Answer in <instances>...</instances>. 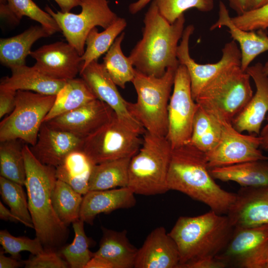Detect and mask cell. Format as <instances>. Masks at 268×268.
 <instances>
[{
  "instance_id": "obj_1",
  "label": "cell",
  "mask_w": 268,
  "mask_h": 268,
  "mask_svg": "<svg viewBox=\"0 0 268 268\" xmlns=\"http://www.w3.org/2000/svg\"><path fill=\"white\" fill-rule=\"evenodd\" d=\"M167 186L169 190L183 193L219 214H226L236 198V194L216 184L206 154L190 143L172 149Z\"/></svg>"
},
{
  "instance_id": "obj_2",
  "label": "cell",
  "mask_w": 268,
  "mask_h": 268,
  "mask_svg": "<svg viewBox=\"0 0 268 268\" xmlns=\"http://www.w3.org/2000/svg\"><path fill=\"white\" fill-rule=\"evenodd\" d=\"M29 212L36 237L44 249L57 251L67 239V226L57 216L52 201V194L57 180L56 167L40 162L30 146L23 147Z\"/></svg>"
},
{
  "instance_id": "obj_3",
  "label": "cell",
  "mask_w": 268,
  "mask_h": 268,
  "mask_svg": "<svg viewBox=\"0 0 268 268\" xmlns=\"http://www.w3.org/2000/svg\"><path fill=\"white\" fill-rule=\"evenodd\" d=\"M185 22L183 14L169 23L153 0L145 14L142 37L128 57L134 68L146 75L160 77L168 67H178V44Z\"/></svg>"
},
{
  "instance_id": "obj_4",
  "label": "cell",
  "mask_w": 268,
  "mask_h": 268,
  "mask_svg": "<svg viewBox=\"0 0 268 268\" xmlns=\"http://www.w3.org/2000/svg\"><path fill=\"white\" fill-rule=\"evenodd\" d=\"M234 227L226 215L213 210L194 217L181 216L168 233L180 254L178 268L216 258L225 248Z\"/></svg>"
},
{
  "instance_id": "obj_5",
  "label": "cell",
  "mask_w": 268,
  "mask_h": 268,
  "mask_svg": "<svg viewBox=\"0 0 268 268\" xmlns=\"http://www.w3.org/2000/svg\"><path fill=\"white\" fill-rule=\"evenodd\" d=\"M178 67H168L160 77L146 75L135 68L132 82L137 100L135 103L128 102V107L133 116L151 134L167 135L168 107Z\"/></svg>"
},
{
  "instance_id": "obj_6",
  "label": "cell",
  "mask_w": 268,
  "mask_h": 268,
  "mask_svg": "<svg viewBox=\"0 0 268 268\" xmlns=\"http://www.w3.org/2000/svg\"><path fill=\"white\" fill-rule=\"evenodd\" d=\"M141 147L131 159L128 187L134 194L153 196L169 191L167 175L172 152L166 136L145 131Z\"/></svg>"
},
{
  "instance_id": "obj_7",
  "label": "cell",
  "mask_w": 268,
  "mask_h": 268,
  "mask_svg": "<svg viewBox=\"0 0 268 268\" xmlns=\"http://www.w3.org/2000/svg\"><path fill=\"white\" fill-rule=\"evenodd\" d=\"M250 78L240 65L233 66L210 81L195 101L218 121L232 123L253 95Z\"/></svg>"
},
{
  "instance_id": "obj_8",
  "label": "cell",
  "mask_w": 268,
  "mask_h": 268,
  "mask_svg": "<svg viewBox=\"0 0 268 268\" xmlns=\"http://www.w3.org/2000/svg\"><path fill=\"white\" fill-rule=\"evenodd\" d=\"M56 96L17 90L13 110L0 123V142L19 139L34 145Z\"/></svg>"
},
{
  "instance_id": "obj_9",
  "label": "cell",
  "mask_w": 268,
  "mask_h": 268,
  "mask_svg": "<svg viewBox=\"0 0 268 268\" xmlns=\"http://www.w3.org/2000/svg\"><path fill=\"white\" fill-rule=\"evenodd\" d=\"M140 134L127 128L116 114L107 123L84 138L82 151L94 164L132 157L141 146Z\"/></svg>"
},
{
  "instance_id": "obj_10",
  "label": "cell",
  "mask_w": 268,
  "mask_h": 268,
  "mask_svg": "<svg viewBox=\"0 0 268 268\" xmlns=\"http://www.w3.org/2000/svg\"><path fill=\"white\" fill-rule=\"evenodd\" d=\"M80 6L81 11L78 14L55 12L48 5L45 9L56 20L67 43L81 56L89 32L97 26L106 29L119 17L109 7L108 0H81Z\"/></svg>"
},
{
  "instance_id": "obj_11",
  "label": "cell",
  "mask_w": 268,
  "mask_h": 268,
  "mask_svg": "<svg viewBox=\"0 0 268 268\" xmlns=\"http://www.w3.org/2000/svg\"><path fill=\"white\" fill-rule=\"evenodd\" d=\"M198 106L192 96L188 70L184 65L179 64L168 107V129L166 137L172 149L190 142Z\"/></svg>"
},
{
  "instance_id": "obj_12",
  "label": "cell",
  "mask_w": 268,
  "mask_h": 268,
  "mask_svg": "<svg viewBox=\"0 0 268 268\" xmlns=\"http://www.w3.org/2000/svg\"><path fill=\"white\" fill-rule=\"evenodd\" d=\"M268 224L234 227L224 250L216 256L227 267L266 268Z\"/></svg>"
},
{
  "instance_id": "obj_13",
  "label": "cell",
  "mask_w": 268,
  "mask_h": 268,
  "mask_svg": "<svg viewBox=\"0 0 268 268\" xmlns=\"http://www.w3.org/2000/svg\"><path fill=\"white\" fill-rule=\"evenodd\" d=\"M194 26L188 25L184 29L177 51L180 64L184 65L189 72L192 96L195 100L202 89L212 79L227 68L241 66V52L236 41L227 43L222 49V55L215 63L200 64L190 56L189 41L194 31Z\"/></svg>"
},
{
  "instance_id": "obj_14",
  "label": "cell",
  "mask_w": 268,
  "mask_h": 268,
  "mask_svg": "<svg viewBox=\"0 0 268 268\" xmlns=\"http://www.w3.org/2000/svg\"><path fill=\"white\" fill-rule=\"evenodd\" d=\"M221 134L219 142L206 154L209 168L243 162L268 160L259 149L261 140L255 134H245L238 131L231 123L219 121Z\"/></svg>"
},
{
  "instance_id": "obj_15",
  "label": "cell",
  "mask_w": 268,
  "mask_h": 268,
  "mask_svg": "<svg viewBox=\"0 0 268 268\" xmlns=\"http://www.w3.org/2000/svg\"><path fill=\"white\" fill-rule=\"evenodd\" d=\"M79 74L96 98L109 105L124 125L140 135L144 134V128L130 113L128 102L121 96L103 63L94 61L80 70Z\"/></svg>"
},
{
  "instance_id": "obj_16",
  "label": "cell",
  "mask_w": 268,
  "mask_h": 268,
  "mask_svg": "<svg viewBox=\"0 0 268 268\" xmlns=\"http://www.w3.org/2000/svg\"><path fill=\"white\" fill-rule=\"evenodd\" d=\"M29 55L35 60L33 66L36 69L60 80L75 78L82 64L76 50L68 43L61 41L41 46Z\"/></svg>"
},
{
  "instance_id": "obj_17",
  "label": "cell",
  "mask_w": 268,
  "mask_h": 268,
  "mask_svg": "<svg viewBox=\"0 0 268 268\" xmlns=\"http://www.w3.org/2000/svg\"><path fill=\"white\" fill-rule=\"evenodd\" d=\"M115 114L106 103L95 99L45 123L53 129L85 138L109 121Z\"/></svg>"
},
{
  "instance_id": "obj_18",
  "label": "cell",
  "mask_w": 268,
  "mask_h": 268,
  "mask_svg": "<svg viewBox=\"0 0 268 268\" xmlns=\"http://www.w3.org/2000/svg\"><path fill=\"white\" fill-rule=\"evenodd\" d=\"M226 215L234 227L268 224V185L241 187Z\"/></svg>"
},
{
  "instance_id": "obj_19",
  "label": "cell",
  "mask_w": 268,
  "mask_h": 268,
  "mask_svg": "<svg viewBox=\"0 0 268 268\" xmlns=\"http://www.w3.org/2000/svg\"><path fill=\"white\" fill-rule=\"evenodd\" d=\"M84 138L53 129L43 123L36 143L30 148L42 163L57 167L71 152L82 150Z\"/></svg>"
},
{
  "instance_id": "obj_20",
  "label": "cell",
  "mask_w": 268,
  "mask_h": 268,
  "mask_svg": "<svg viewBox=\"0 0 268 268\" xmlns=\"http://www.w3.org/2000/svg\"><path fill=\"white\" fill-rule=\"evenodd\" d=\"M246 71L254 80L256 91L232 124L241 133L247 132L259 135L268 112V75L260 63L249 66Z\"/></svg>"
},
{
  "instance_id": "obj_21",
  "label": "cell",
  "mask_w": 268,
  "mask_h": 268,
  "mask_svg": "<svg viewBox=\"0 0 268 268\" xmlns=\"http://www.w3.org/2000/svg\"><path fill=\"white\" fill-rule=\"evenodd\" d=\"M177 246L163 226L153 230L138 249L134 268H178Z\"/></svg>"
},
{
  "instance_id": "obj_22",
  "label": "cell",
  "mask_w": 268,
  "mask_h": 268,
  "mask_svg": "<svg viewBox=\"0 0 268 268\" xmlns=\"http://www.w3.org/2000/svg\"><path fill=\"white\" fill-rule=\"evenodd\" d=\"M226 27L233 40L238 43L241 52V68L246 71L252 62L261 54L268 51V36L266 30L246 31L232 22L229 11L221 1L219 3L218 19L210 30Z\"/></svg>"
},
{
  "instance_id": "obj_23",
  "label": "cell",
  "mask_w": 268,
  "mask_h": 268,
  "mask_svg": "<svg viewBox=\"0 0 268 268\" xmlns=\"http://www.w3.org/2000/svg\"><path fill=\"white\" fill-rule=\"evenodd\" d=\"M136 202L134 194L128 187L89 191L83 197L80 219L92 225L100 213L109 214L119 209L130 208Z\"/></svg>"
},
{
  "instance_id": "obj_24",
  "label": "cell",
  "mask_w": 268,
  "mask_h": 268,
  "mask_svg": "<svg viewBox=\"0 0 268 268\" xmlns=\"http://www.w3.org/2000/svg\"><path fill=\"white\" fill-rule=\"evenodd\" d=\"M11 70L10 76L1 78L0 88L56 95L67 81L52 78L34 66L30 67L24 65L12 67Z\"/></svg>"
},
{
  "instance_id": "obj_25",
  "label": "cell",
  "mask_w": 268,
  "mask_h": 268,
  "mask_svg": "<svg viewBox=\"0 0 268 268\" xmlns=\"http://www.w3.org/2000/svg\"><path fill=\"white\" fill-rule=\"evenodd\" d=\"M55 33L43 25L31 26L22 33L0 39V61L4 66L12 67L25 65L32 45L39 39Z\"/></svg>"
},
{
  "instance_id": "obj_26",
  "label": "cell",
  "mask_w": 268,
  "mask_h": 268,
  "mask_svg": "<svg viewBox=\"0 0 268 268\" xmlns=\"http://www.w3.org/2000/svg\"><path fill=\"white\" fill-rule=\"evenodd\" d=\"M99 248L93 256L110 262L114 268H134L138 249L129 241L126 230L117 231L102 227Z\"/></svg>"
},
{
  "instance_id": "obj_27",
  "label": "cell",
  "mask_w": 268,
  "mask_h": 268,
  "mask_svg": "<svg viewBox=\"0 0 268 268\" xmlns=\"http://www.w3.org/2000/svg\"><path fill=\"white\" fill-rule=\"evenodd\" d=\"M209 170L214 179L233 181L241 187L268 185V160L243 162Z\"/></svg>"
},
{
  "instance_id": "obj_28",
  "label": "cell",
  "mask_w": 268,
  "mask_h": 268,
  "mask_svg": "<svg viewBox=\"0 0 268 268\" xmlns=\"http://www.w3.org/2000/svg\"><path fill=\"white\" fill-rule=\"evenodd\" d=\"M94 165L82 150L75 151L56 168V176L84 196L89 191V179Z\"/></svg>"
},
{
  "instance_id": "obj_29",
  "label": "cell",
  "mask_w": 268,
  "mask_h": 268,
  "mask_svg": "<svg viewBox=\"0 0 268 268\" xmlns=\"http://www.w3.org/2000/svg\"><path fill=\"white\" fill-rule=\"evenodd\" d=\"M95 99L96 97L81 77L68 80L56 95L54 105L45 118L44 123Z\"/></svg>"
},
{
  "instance_id": "obj_30",
  "label": "cell",
  "mask_w": 268,
  "mask_h": 268,
  "mask_svg": "<svg viewBox=\"0 0 268 268\" xmlns=\"http://www.w3.org/2000/svg\"><path fill=\"white\" fill-rule=\"evenodd\" d=\"M132 157L95 164L89 179V191L128 187L129 167Z\"/></svg>"
},
{
  "instance_id": "obj_31",
  "label": "cell",
  "mask_w": 268,
  "mask_h": 268,
  "mask_svg": "<svg viewBox=\"0 0 268 268\" xmlns=\"http://www.w3.org/2000/svg\"><path fill=\"white\" fill-rule=\"evenodd\" d=\"M221 134L220 123L199 105L194 117L192 135L189 143L205 153H207L217 145Z\"/></svg>"
},
{
  "instance_id": "obj_32",
  "label": "cell",
  "mask_w": 268,
  "mask_h": 268,
  "mask_svg": "<svg viewBox=\"0 0 268 268\" xmlns=\"http://www.w3.org/2000/svg\"><path fill=\"white\" fill-rule=\"evenodd\" d=\"M127 25L126 19L119 17L113 24L101 32H99L96 27L93 28L86 39V48L81 56L82 64L80 70L92 62L97 61L102 55L107 53Z\"/></svg>"
},
{
  "instance_id": "obj_33",
  "label": "cell",
  "mask_w": 268,
  "mask_h": 268,
  "mask_svg": "<svg viewBox=\"0 0 268 268\" xmlns=\"http://www.w3.org/2000/svg\"><path fill=\"white\" fill-rule=\"evenodd\" d=\"M22 140L14 139L0 141V176L25 186V163Z\"/></svg>"
},
{
  "instance_id": "obj_34",
  "label": "cell",
  "mask_w": 268,
  "mask_h": 268,
  "mask_svg": "<svg viewBox=\"0 0 268 268\" xmlns=\"http://www.w3.org/2000/svg\"><path fill=\"white\" fill-rule=\"evenodd\" d=\"M82 195L66 183L58 179L52 194V201L60 220L67 226L80 219Z\"/></svg>"
},
{
  "instance_id": "obj_35",
  "label": "cell",
  "mask_w": 268,
  "mask_h": 268,
  "mask_svg": "<svg viewBox=\"0 0 268 268\" xmlns=\"http://www.w3.org/2000/svg\"><path fill=\"white\" fill-rule=\"evenodd\" d=\"M125 35L123 32L117 37L104 57L103 63L115 83L123 89L128 82L132 81L135 73V68L121 48Z\"/></svg>"
},
{
  "instance_id": "obj_36",
  "label": "cell",
  "mask_w": 268,
  "mask_h": 268,
  "mask_svg": "<svg viewBox=\"0 0 268 268\" xmlns=\"http://www.w3.org/2000/svg\"><path fill=\"white\" fill-rule=\"evenodd\" d=\"M84 223L80 219L72 223L74 239L71 244L60 250V255L66 259L71 268H85L93 257V253L89 250L90 241L84 231Z\"/></svg>"
},
{
  "instance_id": "obj_37",
  "label": "cell",
  "mask_w": 268,
  "mask_h": 268,
  "mask_svg": "<svg viewBox=\"0 0 268 268\" xmlns=\"http://www.w3.org/2000/svg\"><path fill=\"white\" fill-rule=\"evenodd\" d=\"M23 186L0 176V194L3 202L26 226L34 229Z\"/></svg>"
},
{
  "instance_id": "obj_38",
  "label": "cell",
  "mask_w": 268,
  "mask_h": 268,
  "mask_svg": "<svg viewBox=\"0 0 268 268\" xmlns=\"http://www.w3.org/2000/svg\"><path fill=\"white\" fill-rule=\"evenodd\" d=\"M160 14L170 23H174L186 10L195 8L202 12L211 11L213 0H154Z\"/></svg>"
},
{
  "instance_id": "obj_39",
  "label": "cell",
  "mask_w": 268,
  "mask_h": 268,
  "mask_svg": "<svg viewBox=\"0 0 268 268\" xmlns=\"http://www.w3.org/2000/svg\"><path fill=\"white\" fill-rule=\"evenodd\" d=\"M7 5L20 21L24 16L35 20L55 33L61 31L53 17L41 9L32 0H7Z\"/></svg>"
},
{
  "instance_id": "obj_40",
  "label": "cell",
  "mask_w": 268,
  "mask_h": 268,
  "mask_svg": "<svg viewBox=\"0 0 268 268\" xmlns=\"http://www.w3.org/2000/svg\"><path fill=\"white\" fill-rule=\"evenodd\" d=\"M0 244L5 253L20 260V253L28 251L32 255H37L44 251V248L38 237L30 239L28 237H15L6 229L0 231Z\"/></svg>"
},
{
  "instance_id": "obj_41",
  "label": "cell",
  "mask_w": 268,
  "mask_h": 268,
  "mask_svg": "<svg viewBox=\"0 0 268 268\" xmlns=\"http://www.w3.org/2000/svg\"><path fill=\"white\" fill-rule=\"evenodd\" d=\"M233 23L246 31L266 30L268 28V2L260 7L231 17Z\"/></svg>"
},
{
  "instance_id": "obj_42",
  "label": "cell",
  "mask_w": 268,
  "mask_h": 268,
  "mask_svg": "<svg viewBox=\"0 0 268 268\" xmlns=\"http://www.w3.org/2000/svg\"><path fill=\"white\" fill-rule=\"evenodd\" d=\"M23 262L26 268H67L69 266L57 251L51 250L44 249L39 254H31L28 259Z\"/></svg>"
},
{
  "instance_id": "obj_43",
  "label": "cell",
  "mask_w": 268,
  "mask_h": 268,
  "mask_svg": "<svg viewBox=\"0 0 268 268\" xmlns=\"http://www.w3.org/2000/svg\"><path fill=\"white\" fill-rule=\"evenodd\" d=\"M17 91L0 88V118L10 113L15 106Z\"/></svg>"
},
{
  "instance_id": "obj_44",
  "label": "cell",
  "mask_w": 268,
  "mask_h": 268,
  "mask_svg": "<svg viewBox=\"0 0 268 268\" xmlns=\"http://www.w3.org/2000/svg\"><path fill=\"white\" fill-rule=\"evenodd\" d=\"M229 6L238 15L254 9L255 0H228Z\"/></svg>"
},
{
  "instance_id": "obj_45",
  "label": "cell",
  "mask_w": 268,
  "mask_h": 268,
  "mask_svg": "<svg viewBox=\"0 0 268 268\" xmlns=\"http://www.w3.org/2000/svg\"><path fill=\"white\" fill-rule=\"evenodd\" d=\"M2 250L0 251V268H17L24 266L23 261H20L13 257H7L4 255Z\"/></svg>"
},
{
  "instance_id": "obj_46",
  "label": "cell",
  "mask_w": 268,
  "mask_h": 268,
  "mask_svg": "<svg viewBox=\"0 0 268 268\" xmlns=\"http://www.w3.org/2000/svg\"><path fill=\"white\" fill-rule=\"evenodd\" d=\"M85 268H114V267L107 260L99 257L93 256L87 263Z\"/></svg>"
},
{
  "instance_id": "obj_47",
  "label": "cell",
  "mask_w": 268,
  "mask_h": 268,
  "mask_svg": "<svg viewBox=\"0 0 268 268\" xmlns=\"http://www.w3.org/2000/svg\"><path fill=\"white\" fill-rule=\"evenodd\" d=\"M59 6L61 11L68 12L74 7L80 6L81 0H54Z\"/></svg>"
},
{
  "instance_id": "obj_48",
  "label": "cell",
  "mask_w": 268,
  "mask_h": 268,
  "mask_svg": "<svg viewBox=\"0 0 268 268\" xmlns=\"http://www.w3.org/2000/svg\"><path fill=\"white\" fill-rule=\"evenodd\" d=\"M0 218L5 221L19 222L23 224V221L15 215L10 210L8 209L1 201L0 202Z\"/></svg>"
},
{
  "instance_id": "obj_49",
  "label": "cell",
  "mask_w": 268,
  "mask_h": 268,
  "mask_svg": "<svg viewBox=\"0 0 268 268\" xmlns=\"http://www.w3.org/2000/svg\"><path fill=\"white\" fill-rule=\"evenodd\" d=\"M267 124L261 129L259 136L261 140V146L263 149L268 151V115L267 116Z\"/></svg>"
},
{
  "instance_id": "obj_50",
  "label": "cell",
  "mask_w": 268,
  "mask_h": 268,
  "mask_svg": "<svg viewBox=\"0 0 268 268\" xmlns=\"http://www.w3.org/2000/svg\"><path fill=\"white\" fill-rule=\"evenodd\" d=\"M151 0H137L131 3L129 10L131 13L134 14L142 9Z\"/></svg>"
},
{
  "instance_id": "obj_51",
  "label": "cell",
  "mask_w": 268,
  "mask_h": 268,
  "mask_svg": "<svg viewBox=\"0 0 268 268\" xmlns=\"http://www.w3.org/2000/svg\"><path fill=\"white\" fill-rule=\"evenodd\" d=\"M268 2V0H255L254 9L260 7Z\"/></svg>"
},
{
  "instance_id": "obj_52",
  "label": "cell",
  "mask_w": 268,
  "mask_h": 268,
  "mask_svg": "<svg viewBox=\"0 0 268 268\" xmlns=\"http://www.w3.org/2000/svg\"><path fill=\"white\" fill-rule=\"evenodd\" d=\"M263 70L264 72L268 75V62H266L264 65H263Z\"/></svg>"
},
{
  "instance_id": "obj_53",
  "label": "cell",
  "mask_w": 268,
  "mask_h": 268,
  "mask_svg": "<svg viewBox=\"0 0 268 268\" xmlns=\"http://www.w3.org/2000/svg\"><path fill=\"white\" fill-rule=\"evenodd\" d=\"M266 268H268V250L267 258H266Z\"/></svg>"
},
{
  "instance_id": "obj_54",
  "label": "cell",
  "mask_w": 268,
  "mask_h": 268,
  "mask_svg": "<svg viewBox=\"0 0 268 268\" xmlns=\"http://www.w3.org/2000/svg\"><path fill=\"white\" fill-rule=\"evenodd\" d=\"M0 3L5 4L7 3V0H0Z\"/></svg>"
},
{
  "instance_id": "obj_55",
  "label": "cell",
  "mask_w": 268,
  "mask_h": 268,
  "mask_svg": "<svg viewBox=\"0 0 268 268\" xmlns=\"http://www.w3.org/2000/svg\"></svg>"
}]
</instances>
